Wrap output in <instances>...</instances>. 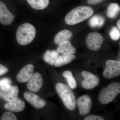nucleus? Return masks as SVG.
Segmentation results:
<instances>
[{
  "instance_id": "obj_1",
  "label": "nucleus",
  "mask_w": 120,
  "mask_h": 120,
  "mask_svg": "<svg viewBox=\"0 0 120 120\" xmlns=\"http://www.w3.org/2000/svg\"><path fill=\"white\" fill-rule=\"evenodd\" d=\"M94 13L92 8L80 6L73 9L66 15L65 21L69 25H74L87 19Z\"/></svg>"
},
{
  "instance_id": "obj_2",
  "label": "nucleus",
  "mask_w": 120,
  "mask_h": 120,
  "mask_svg": "<svg viewBox=\"0 0 120 120\" xmlns=\"http://www.w3.org/2000/svg\"><path fill=\"white\" fill-rule=\"evenodd\" d=\"M56 87L57 94L65 106L69 110H74L76 107V99L71 88L66 84L60 82L57 83Z\"/></svg>"
},
{
  "instance_id": "obj_3",
  "label": "nucleus",
  "mask_w": 120,
  "mask_h": 120,
  "mask_svg": "<svg viewBox=\"0 0 120 120\" xmlns=\"http://www.w3.org/2000/svg\"><path fill=\"white\" fill-rule=\"evenodd\" d=\"M36 35V30L34 26L26 23L19 26L16 33V40L19 45H26L33 41Z\"/></svg>"
},
{
  "instance_id": "obj_4",
  "label": "nucleus",
  "mask_w": 120,
  "mask_h": 120,
  "mask_svg": "<svg viewBox=\"0 0 120 120\" xmlns=\"http://www.w3.org/2000/svg\"><path fill=\"white\" fill-rule=\"evenodd\" d=\"M120 92V83H112L101 91L98 96L99 101L102 104H108L113 101Z\"/></svg>"
},
{
  "instance_id": "obj_5",
  "label": "nucleus",
  "mask_w": 120,
  "mask_h": 120,
  "mask_svg": "<svg viewBox=\"0 0 120 120\" xmlns=\"http://www.w3.org/2000/svg\"><path fill=\"white\" fill-rule=\"evenodd\" d=\"M120 75V62L117 60H109L106 63L103 75L107 79L118 77Z\"/></svg>"
},
{
  "instance_id": "obj_6",
  "label": "nucleus",
  "mask_w": 120,
  "mask_h": 120,
  "mask_svg": "<svg viewBox=\"0 0 120 120\" xmlns=\"http://www.w3.org/2000/svg\"><path fill=\"white\" fill-rule=\"evenodd\" d=\"M103 42V38L101 35L97 32H91L87 35L86 39L87 46L93 51H98Z\"/></svg>"
},
{
  "instance_id": "obj_7",
  "label": "nucleus",
  "mask_w": 120,
  "mask_h": 120,
  "mask_svg": "<svg viewBox=\"0 0 120 120\" xmlns=\"http://www.w3.org/2000/svg\"><path fill=\"white\" fill-rule=\"evenodd\" d=\"M84 79L82 82V87L86 90L93 89L98 86L100 80L94 74L88 71H83L82 73Z\"/></svg>"
},
{
  "instance_id": "obj_8",
  "label": "nucleus",
  "mask_w": 120,
  "mask_h": 120,
  "mask_svg": "<svg viewBox=\"0 0 120 120\" xmlns=\"http://www.w3.org/2000/svg\"><path fill=\"white\" fill-rule=\"evenodd\" d=\"M77 104L80 114L82 116L88 114L92 107L91 98L87 95H84L80 97L77 100Z\"/></svg>"
},
{
  "instance_id": "obj_9",
  "label": "nucleus",
  "mask_w": 120,
  "mask_h": 120,
  "mask_svg": "<svg viewBox=\"0 0 120 120\" xmlns=\"http://www.w3.org/2000/svg\"><path fill=\"white\" fill-rule=\"evenodd\" d=\"M43 83V79L41 74L36 72L32 75L28 81L27 87L31 92H37L40 90Z\"/></svg>"
},
{
  "instance_id": "obj_10",
  "label": "nucleus",
  "mask_w": 120,
  "mask_h": 120,
  "mask_svg": "<svg viewBox=\"0 0 120 120\" xmlns=\"http://www.w3.org/2000/svg\"><path fill=\"white\" fill-rule=\"evenodd\" d=\"M24 97L26 101L37 109H41L46 105L45 101L37 94L28 92H24Z\"/></svg>"
},
{
  "instance_id": "obj_11",
  "label": "nucleus",
  "mask_w": 120,
  "mask_h": 120,
  "mask_svg": "<svg viewBox=\"0 0 120 120\" xmlns=\"http://www.w3.org/2000/svg\"><path fill=\"white\" fill-rule=\"evenodd\" d=\"M34 67L33 65L29 64L24 67L16 76V79L20 83H25L30 80L34 72Z\"/></svg>"
},
{
  "instance_id": "obj_12",
  "label": "nucleus",
  "mask_w": 120,
  "mask_h": 120,
  "mask_svg": "<svg viewBox=\"0 0 120 120\" xmlns=\"http://www.w3.org/2000/svg\"><path fill=\"white\" fill-rule=\"evenodd\" d=\"M14 19V16L8 11L5 4L0 1V23L9 25L13 22Z\"/></svg>"
},
{
  "instance_id": "obj_13",
  "label": "nucleus",
  "mask_w": 120,
  "mask_h": 120,
  "mask_svg": "<svg viewBox=\"0 0 120 120\" xmlns=\"http://www.w3.org/2000/svg\"><path fill=\"white\" fill-rule=\"evenodd\" d=\"M5 109L11 112H19L23 111L25 109V103L23 101L19 98L14 101L8 102L4 105Z\"/></svg>"
},
{
  "instance_id": "obj_14",
  "label": "nucleus",
  "mask_w": 120,
  "mask_h": 120,
  "mask_svg": "<svg viewBox=\"0 0 120 120\" xmlns=\"http://www.w3.org/2000/svg\"><path fill=\"white\" fill-rule=\"evenodd\" d=\"M56 51L62 55H72L76 52L75 49L69 41L63 42L58 45Z\"/></svg>"
},
{
  "instance_id": "obj_15",
  "label": "nucleus",
  "mask_w": 120,
  "mask_h": 120,
  "mask_svg": "<svg viewBox=\"0 0 120 120\" xmlns=\"http://www.w3.org/2000/svg\"><path fill=\"white\" fill-rule=\"evenodd\" d=\"M19 88L17 86H11L8 89L3 91L1 97L5 101H11L18 98Z\"/></svg>"
},
{
  "instance_id": "obj_16",
  "label": "nucleus",
  "mask_w": 120,
  "mask_h": 120,
  "mask_svg": "<svg viewBox=\"0 0 120 120\" xmlns=\"http://www.w3.org/2000/svg\"><path fill=\"white\" fill-rule=\"evenodd\" d=\"M73 36V33L69 30H62L58 32L54 38V42L56 45L65 41H69Z\"/></svg>"
},
{
  "instance_id": "obj_17",
  "label": "nucleus",
  "mask_w": 120,
  "mask_h": 120,
  "mask_svg": "<svg viewBox=\"0 0 120 120\" xmlns=\"http://www.w3.org/2000/svg\"><path fill=\"white\" fill-rule=\"evenodd\" d=\"M59 54L56 50H47L43 55V60L47 64L52 65H54L59 56Z\"/></svg>"
},
{
  "instance_id": "obj_18",
  "label": "nucleus",
  "mask_w": 120,
  "mask_h": 120,
  "mask_svg": "<svg viewBox=\"0 0 120 120\" xmlns=\"http://www.w3.org/2000/svg\"><path fill=\"white\" fill-rule=\"evenodd\" d=\"M76 58V56L72 55H62L59 56L54 65L56 67H62L70 64Z\"/></svg>"
},
{
  "instance_id": "obj_19",
  "label": "nucleus",
  "mask_w": 120,
  "mask_h": 120,
  "mask_svg": "<svg viewBox=\"0 0 120 120\" xmlns=\"http://www.w3.org/2000/svg\"><path fill=\"white\" fill-rule=\"evenodd\" d=\"M28 4L33 8L42 10L47 8L49 4V0H26Z\"/></svg>"
},
{
  "instance_id": "obj_20",
  "label": "nucleus",
  "mask_w": 120,
  "mask_h": 120,
  "mask_svg": "<svg viewBox=\"0 0 120 120\" xmlns=\"http://www.w3.org/2000/svg\"><path fill=\"white\" fill-rule=\"evenodd\" d=\"M120 11V6L118 4L111 3L107 7L106 15L107 17L110 19H114L118 15Z\"/></svg>"
},
{
  "instance_id": "obj_21",
  "label": "nucleus",
  "mask_w": 120,
  "mask_h": 120,
  "mask_svg": "<svg viewBox=\"0 0 120 120\" xmlns=\"http://www.w3.org/2000/svg\"><path fill=\"white\" fill-rule=\"evenodd\" d=\"M63 75L65 78L69 86L72 89H75L77 87L76 81L71 71H65L63 73Z\"/></svg>"
},
{
  "instance_id": "obj_22",
  "label": "nucleus",
  "mask_w": 120,
  "mask_h": 120,
  "mask_svg": "<svg viewBox=\"0 0 120 120\" xmlns=\"http://www.w3.org/2000/svg\"><path fill=\"white\" fill-rule=\"evenodd\" d=\"M105 22V19L101 16L96 15L91 17L89 21L90 26L92 27H101Z\"/></svg>"
},
{
  "instance_id": "obj_23",
  "label": "nucleus",
  "mask_w": 120,
  "mask_h": 120,
  "mask_svg": "<svg viewBox=\"0 0 120 120\" xmlns=\"http://www.w3.org/2000/svg\"><path fill=\"white\" fill-rule=\"evenodd\" d=\"M11 82L8 78H4L0 80V88L2 91L8 90L11 86Z\"/></svg>"
},
{
  "instance_id": "obj_24",
  "label": "nucleus",
  "mask_w": 120,
  "mask_h": 120,
  "mask_svg": "<svg viewBox=\"0 0 120 120\" xmlns=\"http://www.w3.org/2000/svg\"><path fill=\"white\" fill-rule=\"evenodd\" d=\"M111 39L114 41H117L120 38V30L115 26L112 27L109 33Z\"/></svg>"
},
{
  "instance_id": "obj_25",
  "label": "nucleus",
  "mask_w": 120,
  "mask_h": 120,
  "mask_svg": "<svg viewBox=\"0 0 120 120\" xmlns=\"http://www.w3.org/2000/svg\"><path fill=\"white\" fill-rule=\"evenodd\" d=\"M2 120H16L17 117L15 114L11 112H7L4 113L1 117Z\"/></svg>"
},
{
  "instance_id": "obj_26",
  "label": "nucleus",
  "mask_w": 120,
  "mask_h": 120,
  "mask_svg": "<svg viewBox=\"0 0 120 120\" xmlns=\"http://www.w3.org/2000/svg\"><path fill=\"white\" fill-rule=\"evenodd\" d=\"M84 120H104V118L101 116L96 115H90L86 116L84 118Z\"/></svg>"
},
{
  "instance_id": "obj_27",
  "label": "nucleus",
  "mask_w": 120,
  "mask_h": 120,
  "mask_svg": "<svg viewBox=\"0 0 120 120\" xmlns=\"http://www.w3.org/2000/svg\"><path fill=\"white\" fill-rule=\"evenodd\" d=\"M8 68L0 64V76L8 73Z\"/></svg>"
},
{
  "instance_id": "obj_28",
  "label": "nucleus",
  "mask_w": 120,
  "mask_h": 120,
  "mask_svg": "<svg viewBox=\"0 0 120 120\" xmlns=\"http://www.w3.org/2000/svg\"><path fill=\"white\" fill-rule=\"evenodd\" d=\"M105 0H88L87 2L88 4L91 5H96L100 4Z\"/></svg>"
},
{
  "instance_id": "obj_29",
  "label": "nucleus",
  "mask_w": 120,
  "mask_h": 120,
  "mask_svg": "<svg viewBox=\"0 0 120 120\" xmlns=\"http://www.w3.org/2000/svg\"><path fill=\"white\" fill-rule=\"evenodd\" d=\"M120 20H118V22H117V27H118V29H119V30H120Z\"/></svg>"
},
{
  "instance_id": "obj_30",
  "label": "nucleus",
  "mask_w": 120,
  "mask_h": 120,
  "mask_svg": "<svg viewBox=\"0 0 120 120\" xmlns=\"http://www.w3.org/2000/svg\"><path fill=\"white\" fill-rule=\"evenodd\" d=\"M0 94H1L0 92Z\"/></svg>"
}]
</instances>
